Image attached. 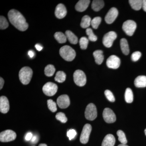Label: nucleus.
<instances>
[{
	"instance_id": "f257e3e1",
	"label": "nucleus",
	"mask_w": 146,
	"mask_h": 146,
	"mask_svg": "<svg viewBox=\"0 0 146 146\" xmlns=\"http://www.w3.org/2000/svg\"><path fill=\"white\" fill-rule=\"evenodd\" d=\"M8 17L11 23L20 31H25L28 28L25 18L18 11L14 9L9 11Z\"/></svg>"
},
{
	"instance_id": "f03ea898",
	"label": "nucleus",
	"mask_w": 146,
	"mask_h": 146,
	"mask_svg": "<svg viewBox=\"0 0 146 146\" xmlns=\"http://www.w3.org/2000/svg\"><path fill=\"white\" fill-rule=\"evenodd\" d=\"M59 54L64 60L68 61H72L76 56L75 51L69 46L61 47L59 50Z\"/></svg>"
},
{
	"instance_id": "7ed1b4c3",
	"label": "nucleus",
	"mask_w": 146,
	"mask_h": 146,
	"mask_svg": "<svg viewBox=\"0 0 146 146\" xmlns=\"http://www.w3.org/2000/svg\"><path fill=\"white\" fill-rule=\"evenodd\" d=\"M33 71L28 67H23L19 72V77L20 81L25 85L29 84L33 76Z\"/></svg>"
},
{
	"instance_id": "20e7f679",
	"label": "nucleus",
	"mask_w": 146,
	"mask_h": 146,
	"mask_svg": "<svg viewBox=\"0 0 146 146\" xmlns=\"http://www.w3.org/2000/svg\"><path fill=\"white\" fill-rule=\"evenodd\" d=\"M74 80L77 85L79 86H83L86 84V75L81 70H77L73 75Z\"/></svg>"
},
{
	"instance_id": "39448f33",
	"label": "nucleus",
	"mask_w": 146,
	"mask_h": 146,
	"mask_svg": "<svg viewBox=\"0 0 146 146\" xmlns=\"http://www.w3.org/2000/svg\"><path fill=\"white\" fill-rule=\"evenodd\" d=\"M136 23L134 21L128 20L125 21L123 24L122 29L126 34L129 36H132L136 30Z\"/></svg>"
},
{
	"instance_id": "423d86ee",
	"label": "nucleus",
	"mask_w": 146,
	"mask_h": 146,
	"mask_svg": "<svg viewBox=\"0 0 146 146\" xmlns=\"http://www.w3.org/2000/svg\"><path fill=\"white\" fill-rule=\"evenodd\" d=\"M85 118L87 120L93 121L97 117V108L93 103H90L86 106L85 111Z\"/></svg>"
},
{
	"instance_id": "0eeeda50",
	"label": "nucleus",
	"mask_w": 146,
	"mask_h": 146,
	"mask_svg": "<svg viewBox=\"0 0 146 146\" xmlns=\"http://www.w3.org/2000/svg\"><path fill=\"white\" fill-rule=\"evenodd\" d=\"M57 85L51 82L45 84L42 89L44 94L48 96H52L54 95L57 92Z\"/></svg>"
},
{
	"instance_id": "6e6552de",
	"label": "nucleus",
	"mask_w": 146,
	"mask_h": 146,
	"mask_svg": "<svg viewBox=\"0 0 146 146\" xmlns=\"http://www.w3.org/2000/svg\"><path fill=\"white\" fill-rule=\"evenodd\" d=\"M16 138V133L10 129L4 131L0 133V141L2 142H10L15 140Z\"/></svg>"
},
{
	"instance_id": "1a4fd4ad",
	"label": "nucleus",
	"mask_w": 146,
	"mask_h": 146,
	"mask_svg": "<svg viewBox=\"0 0 146 146\" xmlns=\"http://www.w3.org/2000/svg\"><path fill=\"white\" fill-rule=\"evenodd\" d=\"M117 37V34L114 31H110L106 33L103 38V44L105 46L110 48L113 44V42Z\"/></svg>"
},
{
	"instance_id": "9d476101",
	"label": "nucleus",
	"mask_w": 146,
	"mask_h": 146,
	"mask_svg": "<svg viewBox=\"0 0 146 146\" xmlns=\"http://www.w3.org/2000/svg\"><path fill=\"white\" fill-rule=\"evenodd\" d=\"M91 130L92 127L91 125L86 124L84 125L82 129L80 139L82 143L85 144L88 143Z\"/></svg>"
},
{
	"instance_id": "9b49d317",
	"label": "nucleus",
	"mask_w": 146,
	"mask_h": 146,
	"mask_svg": "<svg viewBox=\"0 0 146 146\" xmlns=\"http://www.w3.org/2000/svg\"><path fill=\"white\" fill-rule=\"evenodd\" d=\"M103 117L106 123H111L115 122L116 120V117L112 110L109 108H105L103 112Z\"/></svg>"
},
{
	"instance_id": "f8f14e48",
	"label": "nucleus",
	"mask_w": 146,
	"mask_h": 146,
	"mask_svg": "<svg viewBox=\"0 0 146 146\" xmlns=\"http://www.w3.org/2000/svg\"><path fill=\"white\" fill-rule=\"evenodd\" d=\"M121 60L120 58L116 56H111L108 58L106 65L108 68L111 69H117L119 67Z\"/></svg>"
},
{
	"instance_id": "ddd939ff",
	"label": "nucleus",
	"mask_w": 146,
	"mask_h": 146,
	"mask_svg": "<svg viewBox=\"0 0 146 146\" xmlns=\"http://www.w3.org/2000/svg\"><path fill=\"white\" fill-rule=\"evenodd\" d=\"M118 13L117 8L112 7L110 9L105 17L106 22L108 24L112 23L117 17Z\"/></svg>"
},
{
	"instance_id": "4468645a",
	"label": "nucleus",
	"mask_w": 146,
	"mask_h": 146,
	"mask_svg": "<svg viewBox=\"0 0 146 146\" xmlns=\"http://www.w3.org/2000/svg\"><path fill=\"white\" fill-rule=\"evenodd\" d=\"M57 104L60 108H67L70 105V98L68 95H61L57 98Z\"/></svg>"
},
{
	"instance_id": "2eb2a0df",
	"label": "nucleus",
	"mask_w": 146,
	"mask_h": 146,
	"mask_svg": "<svg viewBox=\"0 0 146 146\" xmlns=\"http://www.w3.org/2000/svg\"><path fill=\"white\" fill-rule=\"evenodd\" d=\"M67 11L63 4H59L56 6L55 11V15L58 19H62L67 15Z\"/></svg>"
},
{
	"instance_id": "dca6fc26",
	"label": "nucleus",
	"mask_w": 146,
	"mask_h": 146,
	"mask_svg": "<svg viewBox=\"0 0 146 146\" xmlns=\"http://www.w3.org/2000/svg\"><path fill=\"white\" fill-rule=\"evenodd\" d=\"M9 109V102L5 96H1L0 98V111L1 113H7Z\"/></svg>"
},
{
	"instance_id": "f3484780",
	"label": "nucleus",
	"mask_w": 146,
	"mask_h": 146,
	"mask_svg": "<svg viewBox=\"0 0 146 146\" xmlns=\"http://www.w3.org/2000/svg\"><path fill=\"white\" fill-rule=\"evenodd\" d=\"M90 3L89 0H80L76 5V10L79 12L84 11L88 8Z\"/></svg>"
},
{
	"instance_id": "a211bd4d",
	"label": "nucleus",
	"mask_w": 146,
	"mask_h": 146,
	"mask_svg": "<svg viewBox=\"0 0 146 146\" xmlns=\"http://www.w3.org/2000/svg\"><path fill=\"white\" fill-rule=\"evenodd\" d=\"M115 143V138L113 135L108 134L105 137L102 146H114Z\"/></svg>"
},
{
	"instance_id": "6ab92c4d",
	"label": "nucleus",
	"mask_w": 146,
	"mask_h": 146,
	"mask_svg": "<svg viewBox=\"0 0 146 146\" xmlns=\"http://www.w3.org/2000/svg\"><path fill=\"white\" fill-rule=\"evenodd\" d=\"M134 85L138 88L146 87V76H138L134 80Z\"/></svg>"
},
{
	"instance_id": "aec40b11",
	"label": "nucleus",
	"mask_w": 146,
	"mask_h": 146,
	"mask_svg": "<svg viewBox=\"0 0 146 146\" xmlns=\"http://www.w3.org/2000/svg\"><path fill=\"white\" fill-rule=\"evenodd\" d=\"M95 61L97 64L101 65L103 62L104 56L103 54V51L101 50H97L93 53Z\"/></svg>"
},
{
	"instance_id": "412c9836",
	"label": "nucleus",
	"mask_w": 146,
	"mask_h": 146,
	"mask_svg": "<svg viewBox=\"0 0 146 146\" xmlns=\"http://www.w3.org/2000/svg\"><path fill=\"white\" fill-rule=\"evenodd\" d=\"M104 3L102 0H94L92 2L91 7L95 11H98L104 7Z\"/></svg>"
},
{
	"instance_id": "4be33fe9",
	"label": "nucleus",
	"mask_w": 146,
	"mask_h": 146,
	"mask_svg": "<svg viewBox=\"0 0 146 146\" xmlns=\"http://www.w3.org/2000/svg\"><path fill=\"white\" fill-rule=\"evenodd\" d=\"M65 35L69 42L73 44H76L78 42V39L76 36L70 31L68 30L65 32Z\"/></svg>"
},
{
	"instance_id": "5701e85b",
	"label": "nucleus",
	"mask_w": 146,
	"mask_h": 146,
	"mask_svg": "<svg viewBox=\"0 0 146 146\" xmlns=\"http://www.w3.org/2000/svg\"><path fill=\"white\" fill-rule=\"evenodd\" d=\"M120 46L122 52L124 54L127 55L129 52V48L126 39L122 38L120 40Z\"/></svg>"
},
{
	"instance_id": "b1692460",
	"label": "nucleus",
	"mask_w": 146,
	"mask_h": 146,
	"mask_svg": "<svg viewBox=\"0 0 146 146\" xmlns=\"http://www.w3.org/2000/svg\"><path fill=\"white\" fill-rule=\"evenodd\" d=\"M129 4L134 10H140L142 7L143 1L141 0H129Z\"/></svg>"
},
{
	"instance_id": "393cba45",
	"label": "nucleus",
	"mask_w": 146,
	"mask_h": 146,
	"mask_svg": "<svg viewBox=\"0 0 146 146\" xmlns=\"http://www.w3.org/2000/svg\"><path fill=\"white\" fill-rule=\"evenodd\" d=\"M91 18L89 16L86 15L82 17V19L80 26L83 29H87L91 25Z\"/></svg>"
},
{
	"instance_id": "a878e982",
	"label": "nucleus",
	"mask_w": 146,
	"mask_h": 146,
	"mask_svg": "<svg viewBox=\"0 0 146 146\" xmlns=\"http://www.w3.org/2000/svg\"><path fill=\"white\" fill-rule=\"evenodd\" d=\"M54 38L60 44H63L67 41V37L65 34L60 32H57L54 35Z\"/></svg>"
},
{
	"instance_id": "bb28decb",
	"label": "nucleus",
	"mask_w": 146,
	"mask_h": 146,
	"mask_svg": "<svg viewBox=\"0 0 146 146\" xmlns=\"http://www.w3.org/2000/svg\"><path fill=\"white\" fill-rule=\"evenodd\" d=\"M66 77V74L63 71H58L56 74L54 80L56 81L59 83H62L65 81Z\"/></svg>"
},
{
	"instance_id": "cd10ccee",
	"label": "nucleus",
	"mask_w": 146,
	"mask_h": 146,
	"mask_svg": "<svg viewBox=\"0 0 146 146\" xmlns=\"http://www.w3.org/2000/svg\"><path fill=\"white\" fill-rule=\"evenodd\" d=\"M125 100L128 103H131L133 101V94L132 90L130 88H128L126 89L125 94Z\"/></svg>"
},
{
	"instance_id": "c85d7f7f",
	"label": "nucleus",
	"mask_w": 146,
	"mask_h": 146,
	"mask_svg": "<svg viewBox=\"0 0 146 146\" xmlns=\"http://www.w3.org/2000/svg\"><path fill=\"white\" fill-rule=\"evenodd\" d=\"M55 72V68L54 65H47L45 68V74L47 76H52L54 74Z\"/></svg>"
},
{
	"instance_id": "c756f323",
	"label": "nucleus",
	"mask_w": 146,
	"mask_h": 146,
	"mask_svg": "<svg viewBox=\"0 0 146 146\" xmlns=\"http://www.w3.org/2000/svg\"><path fill=\"white\" fill-rule=\"evenodd\" d=\"M117 135L118 136V140L121 142V143L126 145L127 143V140L126 138L125 133L122 130H118L117 132Z\"/></svg>"
},
{
	"instance_id": "7c9ffc66",
	"label": "nucleus",
	"mask_w": 146,
	"mask_h": 146,
	"mask_svg": "<svg viewBox=\"0 0 146 146\" xmlns=\"http://www.w3.org/2000/svg\"><path fill=\"white\" fill-rule=\"evenodd\" d=\"M89 40L85 36L82 37L80 39L79 44L80 48L82 50H86L88 46Z\"/></svg>"
},
{
	"instance_id": "2f4dec72",
	"label": "nucleus",
	"mask_w": 146,
	"mask_h": 146,
	"mask_svg": "<svg viewBox=\"0 0 146 146\" xmlns=\"http://www.w3.org/2000/svg\"><path fill=\"white\" fill-rule=\"evenodd\" d=\"M86 33L88 36V39L92 42H96L97 40V36L94 34L93 30L91 28L86 29Z\"/></svg>"
},
{
	"instance_id": "473e14b6",
	"label": "nucleus",
	"mask_w": 146,
	"mask_h": 146,
	"mask_svg": "<svg viewBox=\"0 0 146 146\" xmlns=\"http://www.w3.org/2000/svg\"><path fill=\"white\" fill-rule=\"evenodd\" d=\"M48 108L51 112H55L57 110L56 104L52 100L50 99L47 101Z\"/></svg>"
},
{
	"instance_id": "72a5a7b5",
	"label": "nucleus",
	"mask_w": 146,
	"mask_h": 146,
	"mask_svg": "<svg viewBox=\"0 0 146 146\" xmlns=\"http://www.w3.org/2000/svg\"><path fill=\"white\" fill-rule=\"evenodd\" d=\"M9 24L6 18L4 16L0 17V29L1 30L5 29L8 27Z\"/></svg>"
},
{
	"instance_id": "f704fd0d",
	"label": "nucleus",
	"mask_w": 146,
	"mask_h": 146,
	"mask_svg": "<svg viewBox=\"0 0 146 146\" xmlns=\"http://www.w3.org/2000/svg\"><path fill=\"white\" fill-rule=\"evenodd\" d=\"M101 21L102 18L101 17H95L91 21V25L93 27V28L97 29L100 25Z\"/></svg>"
},
{
	"instance_id": "c9c22d12",
	"label": "nucleus",
	"mask_w": 146,
	"mask_h": 146,
	"mask_svg": "<svg viewBox=\"0 0 146 146\" xmlns=\"http://www.w3.org/2000/svg\"><path fill=\"white\" fill-rule=\"evenodd\" d=\"M56 118L62 123H65L68 121V119L66 117L65 114L63 112H59L57 113L56 115Z\"/></svg>"
},
{
	"instance_id": "e433bc0d",
	"label": "nucleus",
	"mask_w": 146,
	"mask_h": 146,
	"mask_svg": "<svg viewBox=\"0 0 146 146\" xmlns=\"http://www.w3.org/2000/svg\"><path fill=\"white\" fill-rule=\"evenodd\" d=\"M105 95L107 98V99L110 101L113 102L115 101V99L114 95L112 94L111 91L108 90H106L104 92Z\"/></svg>"
},
{
	"instance_id": "4c0bfd02",
	"label": "nucleus",
	"mask_w": 146,
	"mask_h": 146,
	"mask_svg": "<svg viewBox=\"0 0 146 146\" xmlns=\"http://www.w3.org/2000/svg\"><path fill=\"white\" fill-rule=\"evenodd\" d=\"M141 56V53L139 51H136L133 53L131 56V58L133 61H137L140 59Z\"/></svg>"
},
{
	"instance_id": "58836bf2",
	"label": "nucleus",
	"mask_w": 146,
	"mask_h": 146,
	"mask_svg": "<svg viewBox=\"0 0 146 146\" xmlns=\"http://www.w3.org/2000/svg\"><path fill=\"white\" fill-rule=\"evenodd\" d=\"M76 131L74 129H70L67 132V136L69 138V140H72L74 139L76 135Z\"/></svg>"
},
{
	"instance_id": "ea45409f",
	"label": "nucleus",
	"mask_w": 146,
	"mask_h": 146,
	"mask_svg": "<svg viewBox=\"0 0 146 146\" xmlns=\"http://www.w3.org/2000/svg\"><path fill=\"white\" fill-rule=\"evenodd\" d=\"M32 137V133H31V132H29V133H27V135H26L25 137V139L27 141H29L31 140Z\"/></svg>"
},
{
	"instance_id": "a19ab883",
	"label": "nucleus",
	"mask_w": 146,
	"mask_h": 146,
	"mask_svg": "<svg viewBox=\"0 0 146 146\" xmlns=\"http://www.w3.org/2000/svg\"><path fill=\"white\" fill-rule=\"evenodd\" d=\"M28 54L30 57L31 58H32L34 57L35 56V52L33 51L32 50H30L28 52Z\"/></svg>"
},
{
	"instance_id": "79ce46f5",
	"label": "nucleus",
	"mask_w": 146,
	"mask_h": 146,
	"mask_svg": "<svg viewBox=\"0 0 146 146\" xmlns=\"http://www.w3.org/2000/svg\"><path fill=\"white\" fill-rule=\"evenodd\" d=\"M35 47L36 48V49L39 51L42 50V49H43V47L41 46V45L39 44H37L35 45Z\"/></svg>"
},
{
	"instance_id": "37998d69",
	"label": "nucleus",
	"mask_w": 146,
	"mask_h": 146,
	"mask_svg": "<svg viewBox=\"0 0 146 146\" xmlns=\"http://www.w3.org/2000/svg\"><path fill=\"white\" fill-rule=\"evenodd\" d=\"M4 84V80L1 77L0 78V89H2Z\"/></svg>"
},
{
	"instance_id": "c03bdc74",
	"label": "nucleus",
	"mask_w": 146,
	"mask_h": 146,
	"mask_svg": "<svg viewBox=\"0 0 146 146\" xmlns=\"http://www.w3.org/2000/svg\"><path fill=\"white\" fill-rule=\"evenodd\" d=\"M142 8H143L144 11L146 12V0H143V1Z\"/></svg>"
},
{
	"instance_id": "a18cd8bd",
	"label": "nucleus",
	"mask_w": 146,
	"mask_h": 146,
	"mask_svg": "<svg viewBox=\"0 0 146 146\" xmlns=\"http://www.w3.org/2000/svg\"><path fill=\"white\" fill-rule=\"evenodd\" d=\"M37 137L36 136H33L32 138H31V141L32 143H36L37 142Z\"/></svg>"
},
{
	"instance_id": "49530a36",
	"label": "nucleus",
	"mask_w": 146,
	"mask_h": 146,
	"mask_svg": "<svg viewBox=\"0 0 146 146\" xmlns=\"http://www.w3.org/2000/svg\"><path fill=\"white\" fill-rule=\"evenodd\" d=\"M118 146H128L127 145H125V144H121L120 145H119Z\"/></svg>"
},
{
	"instance_id": "de8ad7c7",
	"label": "nucleus",
	"mask_w": 146,
	"mask_h": 146,
	"mask_svg": "<svg viewBox=\"0 0 146 146\" xmlns=\"http://www.w3.org/2000/svg\"><path fill=\"white\" fill-rule=\"evenodd\" d=\"M39 146H47V145L45 144H41L39 145Z\"/></svg>"
},
{
	"instance_id": "09e8293b",
	"label": "nucleus",
	"mask_w": 146,
	"mask_h": 146,
	"mask_svg": "<svg viewBox=\"0 0 146 146\" xmlns=\"http://www.w3.org/2000/svg\"><path fill=\"white\" fill-rule=\"evenodd\" d=\"M145 135H146V129H145Z\"/></svg>"
},
{
	"instance_id": "8fccbe9b",
	"label": "nucleus",
	"mask_w": 146,
	"mask_h": 146,
	"mask_svg": "<svg viewBox=\"0 0 146 146\" xmlns=\"http://www.w3.org/2000/svg\"></svg>"
}]
</instances>
